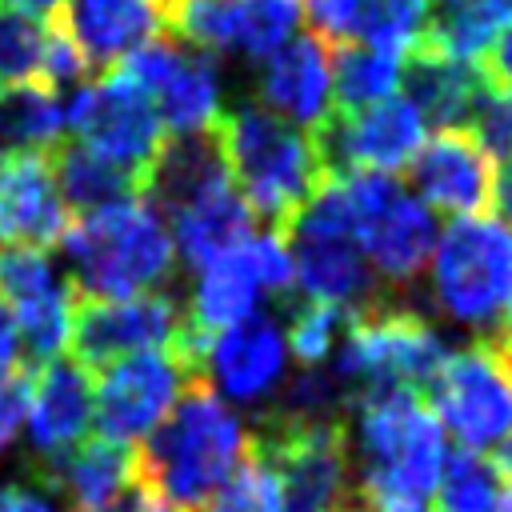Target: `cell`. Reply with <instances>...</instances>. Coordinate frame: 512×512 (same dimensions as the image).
<instances>
[{
    "label": "cell",
    "mask_w": 512,
    "mask_h": 512,
    "mask_svg": "<svg viewBox=\"0 0 512 512\" xmlns=\"http://www.w3.org/2000/svg\"><path fill=\"white\" fill-rule=\"evenodd\" d=\"M240 416L204 376L188 380L172 412L132 448L136 480L176 512H200L248 448Z\"/></svg>",
    "instance_id": "1"
},
{
    "label": "cell",
    "mask_w": 512,
    "mask_h": 512,
    "mask_svg": "<svg viewBox=\"0 0 512 512\" xmlns=\"http://www.w3.org/2000/svg\"><path fill=\"white\" fill-rule=\"evenodd\" d=\"M356 496L428 500L444 468V428L420 392H376L356 404Z\"/></svg>",
    "instance_id": "2"
},
{
    "label": "cell",
    "mask_w": 512,
    "mask_h": 512,
    "mask_svg": "<svg viewBox=\"0 0 512 512\" xmlns=\"http://www.w3.org/2000/svg\"><path fill=\"white\" fill-rule=\"evenodd\" d=\"M60 244L72 268V288L88 300L156 292L168 280L176 252L164 216L144 196L76 216Z\"/></svg>",
    "instance_id": "3"
},
{
    "label": "cell",
    "mask_w": 512,
    "mask_h": 512,
    "mask_svg": "<svg viewBox=\"0 0 512 512\" xmlns=\"http://www.w3.org/2000/svg\"><path fill=\"white\" fill-rule=\"evenodd\" d=\"M220 152L236 192L252 216L284 228L324 184V164L316 140L260 104H240L216 124Z\"/></svg>",
    "instance_id": "4"
},
{
    "label": "cell",
    "mask_w": 512,
    "mask_h": 512,
    "mask_svg": "<svg viewBox=\"0 0 512 512\" xmlns=\"http://www.w3.org/2000/svg\"><path fill=\"white\" fill-rule=\"evenodd\" d=\"M444 336L412 308L372 304L348 312V324L336 340V380L348 404L376 392H424L436 368L444 364Z\"/></svg>",
    "instance_id": "5"
},
{
    "label": "cell",
    "mask_w": 512,
    "mask_h": 512,
    "mask_svg": "<svg viewBox=\"0 0 512 512\" xmlns=\"http://www.w3.org/2000/svg\"><path fill=\"white\" fill-rule=\"evenodd\" d=\"M512 292V228L488 212L456 216L432 248V300L464 328H488Z\"/></svg>",
    "instance_id": "6"
},
{
    "label": "cell",
    "mask_w": 512,
    "mask_h": 512,
    "mask_svg": "<svg viewBox=\"0 0 512 512\" xmlns=\"http://www.w3.org/2000/svg\"><path fill=\"white\" fill-rule=\"evenodd\" d=\"M256 448L276 468L284 512H364L352 484V452L344 420H260Z\"/></svg>",
    "instance_id": "7"
},
{
    "label": "cell",
    "mask_w": 512,
    "mask_h": 512,
    "mask_svg": "<svg viewBox=\"0 0 512 512\" xmlns=\"http://www.w3.org/2000/svg\"><path fill=\"white\" fill-rule=\"evenodd\" d=\"M64 132H76L88 152L124 168L140 188L164 144V128L152 96L120 68L84 80L64 100Z\"/></svg>",
    "instance_id": "8"
},
{
    "label": "cell",
    "mask_w": 512,
    "mask_h": 512,
    "mask_svg": "<svg viewBox=\"0 0 512 512\" xmlns=\"http://www.w3.org/2000/svg\"><path fill=\"white\" fill-rule=\"evenodd\" d=\"M424 392L440 428L468 452H484L512 432V364L492 340L448 352Z\"/></svg>",
    "instance_id": "9"
},
{
    "label": "cell",
    "mask_w": 512,
    "mask_h": 512,
    "mask_svg": "<svg viewBox=\"0 0 512 512\" xmlns=\"http://www.w3.org/2000/svg\"><path fill=\"white\" fill-rule=\"evenodd\" d=\"M184 332V308L168 292H140L124 300H88L76 296L72 304V328H68V348L76 352L72 360L92 372L108 368L116 360H128L136 352L152 348H172L176 336Z\"/></svg>",
    "instance_id": "10"
},
{
    "label": "cell",
    "mask_w": 512,
    "mask_h": 512,
    "mask_svg": "<svg viewBox=\"0 0 512 512\" xmlns=\"http://www.w3.org/2000/svg\"><path fill=\"white\" fill-rule=\"evenodd\" d=\"M188 380L196 376L168 348L136 352L108 364L92 384V420L100 436L136 448L172 412Z\"/></svg>",
    "instance_id": "11"
},
{
    "label": "cell",
    "mask_w": 512,
    "mask_h": 512,
    "mask_svg": "<svg viewBox=\"0 0 512 512\" xmlns=\"http://www.w3.org/2000/svg\"><path fill=\"white\" fill-rule=\"evenodd\" d=\"M428 124L404 96L376 100L356 112H332L320 132H312L320 164L328 176L348 172H400L424 144Z\"/></svg>",
    "instance_id": "12"
},
{
    "label": "cell",
    "mask_w": 512,
    "mask_h": 512,
    "mask_svg": "<svg viewBox=\"0 0 512 512\" xmlns=\"http://www.w3.org/2000/svg\"><path fill=\"white\" fill-rule=\"evenodd\" d=\"M0 296L16 316V336L24 352V368L36 372L40 364L56 360L68 344L76 288L60 276L44 252L32 248H0Z\"/></svg>",
    "instance_id": "13"
},
{
    "label": "cell",
    "mask_w": 512,
    "mask_h": 512,
    "mask_svg": "<svg viewBox=\"0 0 512 512\" xmlns=\"http://www.w3.org/2000/svg\"><path fill=\"white\" fill-rule=\"evenodd\" d=\"M300 20V0H168V24L180 40L248 60H268L284 48Z\"/></svg>",
    "instance_id": "14"
},
{
    "label": "cell",
    "mask_w": 512,
    "mask_h": 512,
    "mask_svg": "<svg viewBox=\"0 0 512 512\" xmlns=\"http://www.w3.org/2000/svg\"><path fill=\"white\" fill-rule=\"evenodd\" d=\"M284 368H288L284 328L268 312H252L232 328L216 332L204 352V380L216 384L212 388L216 396L224 392L236 404H256L272 396Z\"/></svg>",
    "instance_id": "15"
},
{
    "label": "cell",
    "mask_w": 512,
    "mask_h": 512,
    "mask_svg": "<svg viewBox=\"0 0 512 512\" xmlns=\"http://www.w3.org/2000/svg\"><path fill=\"white\" fill-rule=\"evenodd\" d=\"M408 168L424 208L480 216L492 204V156L472 128H440L428 144H420Z\"/></svg>",
    "instance_id": "16"
},
{
    "label": "cell",
    "mask_w": 512,
    "mask_h": 512,
    "mask_svg": "<svg viewBox=\"0 0 512 512\" xmlns=\"http://www.w3.org/2000/svg\"><path fill=\"white\" fill-rule=\"evenodd\" d=\"M256 96H260V108L280 116L284 124H292L308 136L320 132L328 124V116L336 112L328 44L316 36H292L284 48H276L260 64Z\"/></svg>",
    "instance_id": "17"
},
{
    "label": "cell",
    "mask_w": 512,
    "mask_h": 512,
    "mask_svg": "<svg viewBox=\"0 0 512 512\" xmlns=\"http://www.w3.org/2000/svg\"><path fill=\"white\" fill-rule=\"evenodd\" d=\"M56 24L68 32L88 72L100 76L164 36L168 0H64Z\"/></svg>",
    "instance_id": "18"
},
{
    "label": "cell",
    "mask_w": 512,
    "mask_h": 512,
    "mask_svg": "<svg viewBox=\"0 0 512 512\" xmlns=\"http://www.w3.org/2000/svg\"><path fill=\"white\" fill-rule=\"evenodd\" d=\"M28 440H32V468L52 464L88 440L92 428V376L76 360H48L28 380Z\"/></svg>",
    "instance_id": "19"
},
{
    "label": "cell",
    "mask_w": 512,
    "mask_h": 512,
    "mask_svg": "<svg viewBox=\"0 0 512 512\" xmlns=\"http://www.w3.org/2000/svg\"><path fill=\"white\" fill-rule=\"evenodd\" d=\"M72 216L60 200L48 156L0 160V248H56Z\"/></svg>",
    "instance_id": "20"
},
{
    "label": "cell",
    "mask_w": 512,
    "mask_h": 512,
    "mask_svg": "<svg viewBox=\"0 0 512 512\" xmlns=\"http://www.w3.org/2000/svg\"><path fill=\"white\" fill-rule=\"evenodd\" d=\"M32 484L60 496L68 512H108L136 484V452L116 440H80L52 464L32 468Z\"/></svg>",
    "instance_id": "21"
},
{
    "label": "cell",
    "mask_w": 512,
    "mask_h": 512,
    "mask_svg": "<svg viewBox=\"0 0 512 512\" xmlns=\"http://www.w3.org/2000/svg\"><path fill=\"white\" fill-rule=\"evenodd\" d=\"M224 184H232V176H228V164L220 152V136H216V128H208V132H188V136H164V144L144 176L140 196L160 216L172 220L176 212H184L188 204H196L200 196H208Z\"/></svg>",
    "instance_id": "22"
},
{
    "label": "cell",
    "mask_w": 512,
    "mask_h": 512,
    "mask_svg": "<svg viewBox=\"0 0 512 512\" xmlns=\"http://www.w3.org/2000/svg\"><path fill=\"white\" fill-rule=\"evenodd\" d=\"M360 248L372 264V272H380L388 284L404 288L412 280L424 276L432 248H436V216L432 208H424L416 196H408L404 188L364 224L360 232Z\"/></svg>",
    "instance_id": "23"
},
{
    "label": "cell",
    "mask_w": 512,
    "mask_h": 512,
    "mask_svg": "<svg viewBox=\"0 0 512 512\" xmlns=\"http://www.w3.org/2000/svg\"><path fill=\"white\" fill-rule=\"evenodd\" d=\"M400 84L408 92L404 100L436 132L440 128H468L484 92H488V80L476 64H456V60H444V56L424 52V48H416L404 60Z\"/></svg>",
    "instance_id": "24"
},
{
    "label": "cell",
    "mask_w": 512,
    "mask_h": 512,
    "mask_svg": "<svg viewBox=\"0 0 512 512\" xmlns=\"http://www.w3.org/2000/svg\"><path fill=\"white\" fill-rule=\"evenodd\" d=\"M252 224L256 216L248 212L236 184H224L172 216V248H180L192 268H208L220 256L236 252L252 236Z\"/></svg>",
    "instance_id": "25"
},
{
    "label": "cell",
    "mask_w": 512,
    "mask_h": 512,
    "mask_svg": "<svg viewBox=\"0 0 512 512\" xmlns=\"http://www.w3.org/2000/svg\"><path fill=\"white\" fill-rule=\"evenodd\" d=\"M160 116L164 136H188V132H208L220 124V76L208 56H188L176 52L168 72L156 80L148 92Z\"/></svg>",
    "instance_id": "26"
},
{
    "label": "cell",
    "mask_w": 512,
    "mask_h": 512,
    "mask_svg": "<svg viewBox=\"0 0 512 512\" xmlns=\"http://www.w3.org/2000/svg\"><path fill=\"white\" fill-rule=\"evenodd\" d=\"M260 296H264V292H260L256 272H252V264H248V252H244V244H240L236 252H228V256H220L216 264L200 268V280H196L192 300H188V308H184V324H188L196 336L212 340L216 332H224V328H232L236 320L252 316V308H256Z\"/></svg>",
    "instance_id": "27"
},
{
    "label": "cell",
    "mask_w": 512,
    "mask_h": 512,
    "mask_svg": "<svg viewBox=\"0 0 512 512\" xmlns=\"http://www.w3.org/2000/svg\"><path fill=\"white\" fill-rule=\"evenodd\" d=\"M508 24H512V0H448L436 16H428L420 48L480 68Z\"/></svg>",
    "instance_id": "28"
},
{
    "label": "cell",
    "mask_w": 512,
    "mask_h": 512,
    "mask_svg": "<svg viewBox=\"0 0 512 512\" xmlns=\"http://www.w3.org/2000/svg\"><path fill=\"white\" fill-rule=\"evenodd\" d=\"M64 144V100L44 84L0 92V160L48 156Z\"/></svg>",
    "instance_id": "29"
},
{
    "label": "cell",
    "mask_w": 512,
    "mask_h": 512,
    "mask_svg": "<svg viewBox=\"0 0 512 512\" xmlns=\"http://www.w3.org/2000/svg\"><path fill=\"white\" fill-rule=\"evenodd\" d=\"M52 176H56L64 208L76 216H92L100 208H112V204L140 196V184L124 168L100 160L84 144H60L52 152Z\"/></svg>",
    "instance_id": "30"
},
{
    "label": "cell",
    "mask_w": 512,
    "mask_h": 512,
    "mask_svg": "<svg viewBox=\"0 0 512 512\" xmlns=\"http://www.w3.org/2000/svg\"><path fill=\"white\" fill-rule=\"evenodd\" d=\"M328 64H332V104H336V112H356V108H368L376 100L396 96L400 72H404V60H396L388 52H376L368 44H332Z\"/></svg>",
    "instance_id": "31"
},
{
    "label": "cell",
    "mask_w": 512,
    "mask_h": 512,
    "mask_svg": "<svg viewBox=\"0 0 512 512\" xmlns=\"http://www.w3.org/2000/svg\"><path fill=\"white\" fill-rule=\"evenodd\" d=\"M428 0H360V24L352 44H368L396 60H408L428 28Z\"/></svg>",
    "instance_id": "32"
},
{
    "label": "cell",
    "mask_w": 512,
    "mask_h": 512,
    "mask_svg": "<svg viewBox=\"0 0 512 512\" xmlns=\"http://www.w3.org/2000/svg\"><path fill=\"white\" fill-rule=\"evenodd\" d=\"M504 488L508 480L496 472V464L484 452H468V448L444 456V468L436 480L440 512H496Z\"/></svg>",
    "instance_id": "33"
},
{
    "label": "cell",
    "mask_w": 512,
    "mask_h": 512,
    "mask_svg": "<svg viewBox=\"0 0 512 512\" xmlns=\"http://www.w3.org/2000/svg\"><path fill=\"white\" fill-rule=\"evenodd\" d=\"M200 512H284V492H280L276 468L256 448V440H248L240 464L224 476V484L212 492V500Z\"/></svg>",
    "instance_id": "34"
},
{
    "label": "cell",
    "mask_w": 512,
    "mask_h": 512,
    "mask_svg": "<svg viewBox=\"0 0 512 512\" xmlns=\"http://www.w3.org/2000/svg\"><path fill=\"white\" fill-rule=\"evenodd\" d=\"M48 24L0 4V84H44ZM48 88V84H44Z\"/></svg>",
    "instance_id": "35"
},
{
    "label": "cell",
    "mask_w": 512,
    "mask_h": 512,
    "mask_svg": "<svg viewBox=\"0 0 512 512\" xmlns=\"http://www.w3.org/2000/svg\"><path fill=\"white\" fill-rule=\"evenodd\" d=\"M344 324H348V312H340V308H332V304L308 300V304H300V308L292 312V324H288V332H284V344H288V352H292L304 368H320V364L336 352V340H340Z\"/></svg>",
    "instance_id": "36"
},
{
    "label": "cell",
    "mask_w": 512,
    "mask_h": 512,
    "mask_svg": "<svg viewBox=\"0 0 512 512\" xmlns=\"http://www.w3.org/2000/svg\"><path fill=\"white\" fill-rule=\"evenodd\" d=\"M472 124V136L492 160H512V88H488Z\"/></svg>",
    "instance_id": "37"
},
{
    "label": "cell",
    "mask_w": 512,
    "mask_h": 512,
    "mask_svg": "<svg viewBox=\"0 0 512 512\" xmlns=\"http://www.w3.org/2000/svg\"><path fill=\"white\" fill-rule=\"evenodd\" d=\"M300 12L308 16L316 40L332 44H352L356 24H360V0H300Z\"/></svg>",
    "instance_id": "38"
},
{
    "label": "cell",
    "mask_w": 512,
    "mask_h": 512,
    "mask_svg": "<svg viewBox=\"0 0 512 512\" xmlns=\"http://www.w3.org/2000/svg\"><path fill=\"white\" fill-rule=\"evenodd\" d=\"M28 380L32 372H8L0 376V452L16 440L20 424H24V412H28Z\"/></svg>",
    "instance_id": "39"
},
{
    "label": "cell",
    "mask_w": 512,
    "mask_h": 512,
    "mask_svg": "<svg viewBox=\"0 0 512 512\" xmlns=\"http://www.w3.org/2000/svg\"><path fill=\"white\" fill-rule=\"evenodd\" d=\"M0 512H60L44 488H28V484H0Z\"/></svg>",
    "instance_id": "40"
},
{
    "label": "cell",
    "mask_w": 512,
    "mask_h": 512,
    "mask_svg": "<svg viewBox=\"0 0 512 512\" xmlns=\"http://www.w3.org/2000/svg\"><path fill=\"white\" fill-rule=\"evenodd\" d=\"M484 80H488V88H512V24L504 28V36L492 44V52H488V60H484Z\"/></svg>",
    "instance_id": "41"
},
{
    "label": "cell",
    "mask_w": 512,
    "mask_h": 512,
    "mask_svg": "<svg viewBox=\"0 0 512 512\" xmlns=\"http://www.w3.org/2000/svg\"><path fill=\"white\" fill-rule=\"evenodd\" d=\"M24 364H20V336H16V316H12V308L4 304V296H0V376H8V372H20ZM28 372V368H24Z\"/></svg>",
    "instance_id": "42"
},
{
    "label": "cell",
    "mask_w": 512,
    "mask_h": 512,
    "mask_svg": "<svg viewBox=\"0 0 512 512\" xmlns=\"http://www.w3.org/2000/svg\"><path fill=\"white\" fill-rule=\"evenodd\" d=\"M496 220H504L512 228V160H500V168H492V204Z\"/></svg>",
    "instance_id": "43"
},
{
    "label": "cell",
    "mask_w": 512,
    "mask_h": 512,
    "mask_svg": "<svg viewBox=\"0 0 512 512\" xmlns=\"http://www.w3.org/2000/svg\"><path fill=\"white\" fill-rule=\"evenodd\" d=\"M4 8H12V12H24V16H32V20H56L60 16V8H64V0H0Z\"/></svg>",
    "instance_id": "44"
},
{
    "label": "cell",
    "mask_w": 512,
    "mask_h": 512,
    "mask_svg": "<svg viewBox=\"0 0 512 512\" xmlns=\"http://www.w3.org/2000/svg\"><path fill=\"white\" fill-rule=\"evenodd\" d=\"M492 344H496V352L512 364V292H508V300H504V308H500V332L492 336Z\"/></svg>",
    "instance_id": "45"
},
{
    "label": "cell",
    "mask_w": 512,
    "mask_h": 512,
    "mask_svg": "<svg viewBox=\"0 0 512 512\" xmlns=\"http://www.w3.org/2000/svg\"><path fill=\"white\" fill-rule=\"evenodd\" d=\"M364 512H436V508H428V500H380L368 504Z\"/></svg>",
    "instance_id": "46"
},
{
    "label": "cell",
    "mask_w": 512,
    "mask_h": 512,
    "mask_svg": "<svg viewBox=\"0 0 512 512\" xmlns=\"http://www.w3.org/2000/svg\"><path fill=\"white\" fill-rule=\"evenodd\" d=\"M492 464H496V472L512 484V432L500 440V448H496V460H492Z\"/></svg>",
    "instance_id": "47"
},
{
    "label": "cell",
    "mask_w": 512,
    "mask_h": 512,
    "mask_svg": "<svg viewBox=\"0 0 512 512\" xmlns=\"http://www.w3.org/2000/svg\"><path fill=\"white\" fill-rule=\"evenodd\" d=\"M444 4H448V0H444Z\"/></svg>",
    "instance_id": "48"
}]
</instances>
